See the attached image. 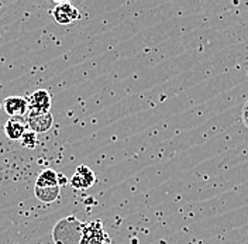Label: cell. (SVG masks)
Segmentation results:
<instances>
[{"mask_svg":"<svg viewBox=\"0 0 248 244\" xmlns=\"http://www.w3.org/2000/svg\"><path fill=\"white\" fill-rule=\"evenodd\" d=\"M29 130L35 134L46 133L54 126V117L49 112H29L26 116Z\"/></svg>","mask_w":248,"mask_h":244,"instance_id":"6da1fadb","label":"cell"},{"mask_svg":"<svg viewBox=\"0 0 248 244\" xmlns=\"http://www.w3.org/2000/svg\"><path fill=\"white\" fill-rule=\"evenodd\" d=\"M110 239L103 230V225L100 222H93L91 225H85L82 228L80 244H108Z\"/></svg>","mask_w":248,"mask_h":244,"instance_id":"7a4b0ae2","label":"cell"},{"mask_svg":"<svg viewBox=\"0 0 248 244\" xmlns=\"http://www.w3.org/2000/svg\"><path fill=\"white\" fill-rule=\"evenodd\" d=\"M51 13H52V17H54L55 23H58L61 26L72 24V23H75L77 20L80 18L79 10H78L77 7H74L71 3H66V1L57 3Z\"/></svg>","mask_w":248,"mask_h":244,"instance_id":"3957f363","label":"cell"},{"mask_svg":"<svg viewBox=\"0 0 248 244\" xmlns=\"http://www.w3.org/2000/svg\"><path fill=\"white\" fill-rule=\"evenodd\" d=\"M96 182V175L92 169L86 165H79L74 174V177L71 178V186L79 189V191H85V189H89L91 186H93Z\"/></svg>","mask_w":248,"mask_h":244,"instance_id":"277c9868","label":"cell"},{"mask_svg":"<svg viewBox=\"0 0 248 244\" xmlns=\"http://www.w3.org/2000/svg\"><path fill=\"white\" fill-rule=\"evenodd\" d=\"M29 102V112H49L52 105V98L46 89L34 91L27 98Z\"/></svg>","mask_w":248,"mask_h":244,"instance_id":"5b68a950","label":"cell"},{"mask_svg":"<svg viewBox=\"0 0 248 244\" xmlns=\"http://www.w3.org/2000/svg\"><path fill=\"white\" fill-rule=\"evenodd\" d=\"M3 107L10 117H26L29 113L27 98H23V96H10L4 99Z\"/></svg>","mask_w":248,"mask_h":244,"instance_id":"8992f818","label":"cell"},{"mask_svg":"<svg viewBox=\"0 0 248 244\" xmlns=\"http://www.w3.org/2000/svg\"><path fill=\"white\" fill-rule=\"evenodd\" d=\"M27 130L26 117H10L4 124V133L9 140H20Z\"/></svg>","mask_w":248,"mask_h":244,"instance_id":"52a82bcc","label":"cell"},{"mask_svg":"<svg viewBox=\"0 0 248 244\" xmlns=\"http://www.w3.org/2000/svg\"><path fill=\"white\" fill-rule=\"evenodd\" d=\"M35 198L43 203H52L60 198L61 186H34Z\"/></svg>","mask_w":248,"mask_h":244,"instance_id":"ba28073f","label":"cell"},{"mask_svg":"<svg viewBox=\"0 0 248 244\" xmlns=\"http://www.w3.org/2000/svg\"><path fill=\"white\" fill-rule=\"evenodd\" d=\"M35 186H60L58 183V172H55L51 168L43 169L41 174L38 175Z\"/></svg>","mask_w":248,"mask_h":244,"instance_id":"9c48e42d","label":"cell"},{"mask_svg":"<svg viewBox=\"0 0 248 244\" xmlns=\"http://www.w3.org/2000/svg\"><path fill=\"white\" fill-rule=\"evenodd\" d=\"M20 141H21V146H23V147L32 150V148H35V147H37L38 137H37V134H35L34 131L27 130V131L23 134V137L20 138Z\"/></svg>","mask_w":248,"mask_h":244,"instance_id":"30bf717a","label":"cell"},{"mask_svg":"<svg viewBox=\"0 0 248 244\" xmlns=\"http://www.w3.org/2000/svg\"><path fill=\"white\" fill-rule=\"evenodd\" d=\"M243 120H244V124L247 126L248 129V100L246 102L244 107H243Z\"/></svg>","mask_w":248,"mask_h":244,"instance_id":"8fae6325","label":"cell"},{"mask_svg":"<svg viewBox=\"0 0 248 244\" xmlns=\"http://www.w3.org/2000/svg\"><path fill=\"white\" fill-rule=\"evenodd\" d=\"M58 183H60V186H63V185H66V183H68V179L65 178V175L58 174Z\"/></svg>","mask_w":248,"mask_h":244,"instance_id":"7c38bea8","label":"cell"},{"mask_svg":"<svg viewBox=\"0 0 248 244\" xmlns=\"http://www.w3.org/2000/svg\"><path fill=\"white\" fill-rule=\"evenodd\" d=\"M1 172H3V168H1V165H0V178H1Z\"/></svg>","mask_w":248,"mask_h":244,"instance_id":"4fadbf2b","label":"cell"}]
</instances>
